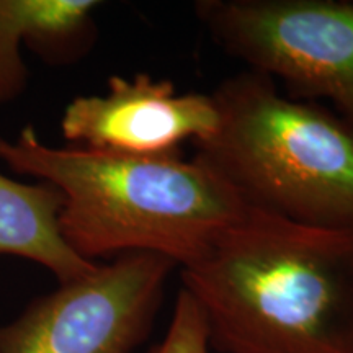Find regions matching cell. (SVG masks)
I'll use <instances>...</instances> for the list:
<instances>
[{"label": "cell", "mask_w": 353, "mask_h": 353, "mask_svg": "<svg viewBox=\"0 0 353 353\" xmlns=\"http://www.w3.org/2000/svg\"><path fill=\"white\" fill-rule=\"evenodd\" d=\"M0 161L63 193L61 232L90 262L145 252L190 267L247 210L231 185L196 157L54 148L25 126L15 141L0 138Z\"/></svg>", "instance_id": "cell-2"}, {"label": "cell", "mask_w": 353, "mask_h": 353, "mask_svg": "<svg viewBox=\"0 0 353 353\" xmlns=\"http://www.w3.org/2000/svg\"><path fill=\"white\" fill-rule=\"evenodd\" d=\"M175 268L145 252L99 263L0 325V353H132L148 341Z\"/></svg>", "instance_id": "cell-5"}, {"label": "cell", "mask_w": 353, "mask_h": 353, "mask_svg": "<svg viewBox=\"0 0 353 353\" xmlns=\"http://www.w3.org/2000/svg\"><path fill=\"white\" fill-rule=\"evenodd\" d=\"M214 353H353V232L247 208L180 268Z\"/></svg>", "instance_id": "cell-1"}, {"label": "cell", "mask_w": 353, "mask_h": 353, "mask_svg": "<svg viewBox=\"0 0 353 353\" xmlns=\"http://www.w3.org/2000/svg\"><path fill=\"white\" fill-rule=\"evenodd\" d=\"M195 10L228 54L291 99L329 100L353 128V2L203 0Z\"/></svg>", "instance_id": "cell-4"}, {"label": "cell", "mask_w": 353, "mask_h": 353, "mask_svg": "<svg viewBox=\"0 0 353 353\" xmlns=\"http://www.w3.org/2000/svg\"><path fill=\"white\" fill-rule=\"evenodd\" d=\"M219 123L196 141L247 208L307 226L353 232V128L329 110L283 95L244 70L211 94Z\"/></svg>", "instance_id": "cell-3"}, {"label": "cell", "mask_w": 353, "mask_h": 353, "mask_svg": "<svg viewBox=\"0 0 353 353\" xmlns=\"http://www.w3.org/2000/svg\"><path fill=\"white\" fill-rule=\"evenodd\" d=\"M64 196L54 185L21 183L0 174V255L41 265L57 283L77 280L97 267L70 249L61 232Z\"/></svg>", "instance_id": "cell-8"}, {"label": "cell", "mask_w": 353, "mask_h": 353, "mask_svg": "<svg viewBox=\"0 0 353 353\" xmlns=\"http://www.w3.org/2000/svg\"><path fill=\"white\" fill-rule=\"evenodd\" d=\"M145 353H211L205 316L185 290L176 294L164 337Z\"/></svg>", "instance_id": "cell-9"}, {"label": "cell", "mask_w": 353, "mask_h": 353, "mask_svg": "<svg viewBox=\"0 0 353 353\" xmlns=\"http://www.w3.org/2000/svg\"><path fill=\"white\" fill-rule=\"evenodd\" d=\"M95 0H0V103L26 85L21 44L51 61L83 54L95 34Z\"/></svg>", "instance_id": "cell-7"}, {"label": "cell", "mask_w": 353, "mask_h": 353, "mask_svg": "<svg viewBox=\"0 0 353 353\" xmlns=\"http://www.w3.org/2000/svg\"><path fill=\"white\" fill-rule=\"evenodd\" d=\"M211 95L179 94L174 83L149 74L113 76L101 95L76 97L61 131L70 143L125 156L179 154L183 141L206 139L218 128Z\"/></svg>", "instance_id": "cell-6"}]
</instances>
